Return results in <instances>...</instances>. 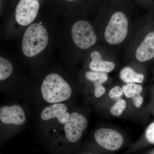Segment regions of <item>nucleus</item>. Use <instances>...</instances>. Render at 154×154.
Returning a JSON list of instances; mask_svg holds the SVG:
<instances>
[{"label": "nucleus", "instance_id": "f257e3e1", "mask_svg": "<svg viewBox=\"0 0 154 154\" xmlns=\"http://www.w3.org/2000/svg\"><path fill=\"white\" fill-rule=\"evenodd\" d=\"M51 30L44 21L36 20L28 26L24 31L21 41V52L23 57L38 58L44 54L51 42Z\"/></svg>", "mask_w": 154, "mask_h": 154}, {"label": "nucleus", "instance_id": "f03ea898", "mask_svg": "<svg viewBox=\"0 0 154 154\" xmlns=\"http://www.w3.org/2000/svg\"><path fill=\"white\" fill-rule=\"evenodd\" d=\"M41 91L43 99L50 103H58L69 99L72 95L70 86L60 75L51 73L45 78Z\"/></svg>", "mask_w": 154, "mask_h": 154}, {"label": "nucleus", "instance_id": "7ed1b4c3", "mask_svg": "<svg viewBox=\"0 0 154 154\" xmlns=\"http://www.w3.org/2000/svg\"><path fill=\"white\" fill-rule=\"evenodd\" d=\"M69 33L70 41L80 49H88L97 42V36L93 26L85 20H79L74 23Z\"/></svg>", "mask_w": 154, "mask_h": 154}, {"label": "nucleus", "instance_id": "20e7f679", "mask_svg": "<svg viewBox=\"0 0 154 154\" xmlns=\"http://www.w3.org/2000/svg\"><path fill=\"white\" fill-rule=\"evenodd\" d=\"M40 8L39 0H19L14 11V25L25 30L37 19Z\"/></svg>", "mask_w": 154, "mask_h": 154}, {"label": "nucleus", "instance_id": "39448f33", "mask_svg": "<svg viewBox=\"0 0 154 154\" xmlns=\"http://www.w3.org/2000/svg\"><path fill=\"white\" fill-rule=\"evenodd\" d=\"M128 31V20L126 16L122 12H116L105 29V40L110 44H119L126 38Z\"/></svg>", "mask_w": 154, "mask_h": 154}, {"label": "nucleus", "instance_id": "423d86ee", "mask_svg": "<svg viewBox=\"0 0 154 154\" xmlns=\"http://www.w3.org/2000/svg\"><path fill=\"white\" fill-rule=\"evenodd\" d=\"M97 143L106 149L114 151L118 149L123 143V138L119 133L110 128L97 130L95 134Z\"/></svg>", "mask_w": 154, "mask_h": 154}, {"label": "nucleus", "instance_id": "0eeeda50", "mask_svg": "<svg viewBox=\"0 0 154 154\" xmlns=\"http://www.w3.org/2000/svg\"><path fill=\"white\" fill-rule=\"evenodd\" d=\"M85 117L79 113L74 112L65 125L64 131L67 139L71 143H75L82 137V131L88 126Z\"/></svg>", "mask_w": 154, "mask_h": 154}, {"label": "nucleus", "instance_id": "6e6552de", "mask_svg": "<svg viewBox=\"0 0 154 154\" xmlns=\"http://www.w3.org/2000/svg\"><path fill=\"white\" fill-rule=\"evenodd\" d=\"M0 119L6 124L21 125L26 120L25 112L18 105L5 106L0 108Z\"/></svg>", "mask_w": 154, "mask_h": 154}, {"label": "nucleus", "instance_id": "1a4fd4ad", "mask_svg": "<svg viewBox=\"0 0 154 154\" xmlns=\"http://www.w3.org/2000/svg\"><path fill=\"white\" fill-rule=\"evenodd\" d=\"M67 110L66 105L62 103H56L45 108L42 112L41 117L44 120H49L56 117L61 124H66L70 115Z\"/></svg>", "mask_w": 154, "mask_h": 154}, {"label": "nucleus", "instance_id": "9d476101", "mask_svg": "<svg viewBox=\"0 0 154 154\" xmlns=\"http://www.w3.org/2000/svg\"><path fill=\"white\" fill-rule=\"evenodd\" d=\"M136 57L140 62L150 60L154 57V32L148 34L135 53Z\"/></svg>", "mask_w": 154, "mask_h": 154}, {"label": "nucleus", "instance_id": "9b49d317", "mask_svg": "<svg viewBox=\"0 0 154 154\" xmlns=\"http://www.w3.org/2000/svg\"><path fill=\"white\" fill-rule=\"evenodd\" d=\"M90 56L92 60L89 64V67L92 71L108 73L113 70L115 68L114 63L103 60L102 56L98 51H93Z\"/></svg>", "mask_w": 154, "mask_h": 154}, {"label": "nucleus", "instance_id": "f8f14e48", "mask_svg": "<svg viewBox=\"0 0 154 154\" xmlns=\"http://www.w3.org/2000/svg\"><path fill=\"white\" fill-rule=\"evenodd\" d=\"M120 77L121 79L127 84L142 83L144 78L143 75L137 73L129 67H125L122 69L120 73Z\"/></svg>", "mask_w": 154, "mask_h": 154}, {"label": "nucleus", "instance_id": "ddd939ff", "mask_svg": "<svg viewBox=\"0 0 154 154\" xmlns=\"http://www.w3.org/2000/svg\"><path fill=\"white\" fill-rule=\"evenodd\" d=\"M13 66L8 58L0 57V80L4 81L8 79L13 73Z\"/></svg>", "mask_w": 154, "mask_h": 154}, {"label": "nucleus", "instance_id": "4468645a", "mask_svg": "<svg viewBox=\"0 0 154 154\" xmlns=\"http://www.w3.org/2000/svg\"><path fill=\"white\" fill-rule=\"evenodd\" d=\"M85 77L88 81L94 83V87L101 85L108 79V76L106 73L92 70L86 72Z\"/></svg>", "mask_w": 154, "mask_h": 154}, {"label": "nucleus", "instance_id": "2eb2a0df", "mask_svg": "<svg viewBox=\"0 0 154 154\" xmlns=\"http://www.w3.org/2000/svg\"><path fill=\"white\" fill-rule=\"evenodd\" d=\"M122 89L125 95L127 98H133L140 95L143 91L142 86L134 83H128L123 86Z\"/></svg>", "mask_w": 154, "mask_h": 154}, {"label": "nucleus", "instance_id": "dca6fc26", "mask_svg": "<svg viewBox=\"0 0 154 154\" xmlns=\"http://www.w3.org/2000/svg\"><path fill=\"white\" fill-rule=\"evenodd\" d=\"M126 107V101L123 99H119L110 108V113L115 116H119L123 113Z\"/></svg>", "mask_w": 154, "mask_h": 154}, {"label": "nucleus", "instance_id": "f3484780", "mask_svg": "<svg viewBox=\"0 0 154 154\" xmlns=\"http://www.w3.org/2000/svg\"><path fill=\"white\" fill-rule=\"evenodd\" d=\"M146 137L149 143L154 144V122L150 125L147 128Z\"/></svg>", "mask_w": 154, "mask_h": 154}, {"label": "nucleus", "instance_id": "a211bd4d", "mask_svg": "<svg viewBox=\"0 0 154 154\" xmlns=\"http://www.w3.org/2000/svg\"><path fill=\"white\" fill-rule=\"evenodd\" d=\"M123 93L124 92L122 88L119 86H116L112 88L109 91V96L111 98L120 97Z\"/></svg>", "mask_w": 154, "mask_h": 154}, {"label": "nucleus", "instance_id": "6ab92c4d", "mask_svg": "<svg viewBox=\"0 0 154 154\" xmlns=\"http://www.w3.org/2000/svg\"><path fill=\"white\" fill-rule=\"evenodd\" d=\"M94 88H95L94 95L96 98H100L105 94V89L102 85L96 86V87H94Z\"/></svg>", "mask_w": 154, "mask_h": 154}, {"label": "nucleus", "instance_id": "aec40b11", "mask_svg": "<svg viewBox=\"0 0 154 154\" xmlns=\"http://www.w3.org/2000/svg\"><path fill=\"white\" fill-rule=\"evenodd\" d=\"M132 101L135 106L139 108L140 107L141 105L142 104L143 99L142 96H141L140 95H139L133 97Z\"/></svg>", "mask_w": 154, "mask_h": 154}, {"label": "nucleus", "instance_id": "412c9836", "mask_svg": "<svg viewBox=\"0 0 154 154\" xmlns=\"http://www.w3.org/2000/svg\"><path fill=\"white\" fill-rule=\"evenodd\" d=\"M63 1L67 3V2H72L77 1V0H63Z\"/></svg>", "mask_w": 154, "mask_h": 154}]
</instances>
